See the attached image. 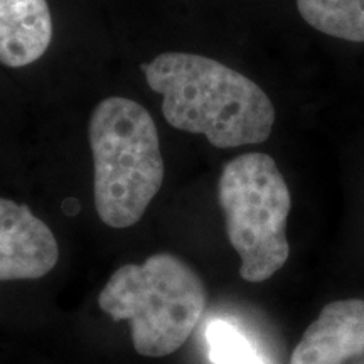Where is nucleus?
<instances>
[{
    "mask_svg": "<svg viewBox=\"0 0 364 364\" xmlns=\"http://www.w3.org/2000/svg\"><path fill=\"white\" fill-rule=\"evenodd\" d=\"M145 80L162 95L169 125L201 134L218 149L257 145L275 124L272 100L253 80L215 59L191 53H164L142 66Z\"/></svg>",
    "mask_w": 364,
    "mask_h": 364,
    "instance_id": "obj_1",
    "label": "nucleus"
},
{
    "mask_svg": "<svg viewBox=\"0 0 364 364\" xmlns=\"http://www.w3.org/2000/svg\"><path fill=\"white\" fill-rule=\"evenodd\" d=\"M58 260L51 228L26 204L0 198V282L41 279Z\"/></svg>",
    "mask_w": 364,
    "mask_h": 364,
    "instance_id": "obj_5",
    "label": "nucleus"
},
{
    "mask_svg": "<svg viewBox=\"0 0 364 364\" xmlns=\"http://www.w3.org/2000/svg\"><path fill=\"white\" fill-rule=\"evenodd\" d=\"M53 41L48 0H0V63L29 66L44 56Z\"/></svg>",
    "mask_w": 364,
    "mask_h": 364,
    "instance_id": "obj_7",
    "label": "nucleus"
},
{
    "mask_svg": "<svg viewBox=\"0 0 364 364\" xmlns=\"http://www.w3.org/2000/svg\"><path fill=\"white\" fill-rule=\"evenodd\" d=\"M297 9L318 33L364 43V0H297Z\"/></svg>",
    "mask_w": 364,
    "mask_h": 364,
    "instance_id": "obj_8",
    "label": "nucleus"
},
{
    "mask_svg": "<svg viewBox=\"0 0 364 364\" xmlns=\"http://www.w3.org/2000/svg\"><path fill=\"white\" fill-rule=\"evenodd\" d=\"M363 353L364 300H336L307 327L289 364H344Z\"/></svg>",
    "mask_w": 364,
    "mask_h": 364,
    "instance_id": "obj_6",
    "label": "nucleus"
},
{
    "mask_svg": "<svg viewBox=\"0 0 364 364\" xmlns=\"http://www.w3.org/2000/svg\"><path fill=\"white\" fill-rule=\"evenodd\" d=\"M95 169V206L117 230L142 220L164 182V159L156 122L142 105L110 97L88 124Z\"/></svg>",
    "mask_w": 364,
    "mask_h": 364,
    "instance_id": "obj_2",
    "label": "nucleus"
},
{
    "mask_svg": "<svg viewBox=\"0 0 364 364\" xmlns=\"http://www.w3.org/2000/svg\"><path fill=\"white\" fill-rule=\"evenodd\" d=\"M206 302L201 277L171 253L117 268L98 297L102 311L113 321H129L135 351L145 358L169 356L181 349Z\"/></svg>",
    "mask_w": 364,
    "mask_h": 364,
    "instance_id": "obj_3",
    "label": "nucleus"
},
{
    "mask_svg": "<svg viewBox=\"0 0 364 364\" xmlns=\"http://www.w3.org/2000/svg\"><path fill=\"white\" fill-rule=\"evenodd\" d=\"M218 198L228 240L241 260V279L252 284L268 280L290 257L287 220L292 198L275 161L250 152L228 162Z\"/></svg>",
    "mask_w": 364,
    "mask_h": 364,
    "instance_id": "obj_4",
    "label": "nucleus"
},
{
    "mask_svg": "<svg viewBox=\"0 0 364 364\" xmlns=\"http://www.w3.org/2000/svg\"><path fill=\"white\" fill-rule=\"evenodd\" d=\"M206 344L213 364H267L252 341L228 321H213L208 326Z\"/></svg>",
    "mask_w": 364,
    "mask_h": 364,
    "instance_id": "obj_9",
    "label": "nucleus"
}]
</instances>
